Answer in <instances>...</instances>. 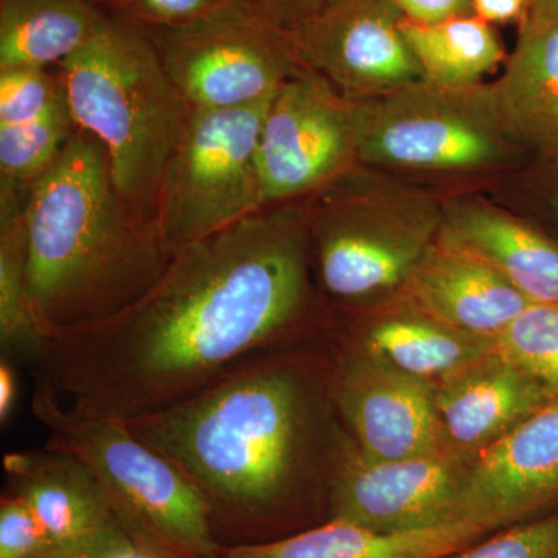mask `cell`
<instances>
[{"mask_svg":"<svg viewBox=\"0 0 558 558\" xmlns=\"http://www.w3.org/2000/svg\"><path fill=\"white\" fill-rule=\"evenodd\" d=\"M439 234L486 260L531 303L558 304V245L527 223L468 204L451 209Z\"/></svg>","mask_w":558,"mask_h":558,"instance_id":"d6986e66","label":"cell"},{"mask_svg":"<svg viewBox=\"0 0 558 558\" xmlns=\"http://www.w3.org/2000/svg\"><path fill=\"white\" fill-rule=\"evenodd\" d=\"M336 400L363 457L398 461L454 454L440 427L435 388L362 349L337 362Z\"/></svg>","mask_w":558,"mask_h":558,"instance_id":"4fadbf2b","label":"cell"},{"mask_svg":"<svg viewBox=\"0 0 558 558\" xmlns=\"http://www.w3.org/2000/svg\"><path fill=\"white\" fill-rule=\"evenodd\" d=\"M17 398L16 371L5 357L0 362V421L5 425L14 411Z\"/></svg>","mask_w":558,"mask_h":558,"instance_id":"836d02e7","label":"cell"},{"mask_svg":"<svg viewBox=\"0 0 558 558\" xmlns=\"http://www.w3.org/2000/svg\"><path fill=\"white\" fill-rule=\"evenodd\" d=\"M314 196L304 211L311 259L323 290L343 303L402 288L442 226L432 209L379 205V196L343 190L339 180Z\"/></svg>","mask_w":558,"mask_h":558,"instance_id":"ba28073f","label":"cell"},{"mask_svg":"<svg viewBox=\"0 0 558 558\" xmlns=\"http://www.w3.org/2000/svg\"><path fill=\"white\" fill-rule=\"evenodd\" d=\"M288 205L186 245L116 317L51 337L36 387L69 416L130 422L282 348L314 314L306 220Z\"/></svg>","mask_w":558,"mask_h":558,"instance_id":"6da1fadb","label":"cell"},{"mask_svg":"<svg viewBox=\"0 0 558 558\" xmlns=\"http://www.w3.org/2000/svg\"><path fill=\"white\" fill-rule=\"evenodd\" d=\"M33 185L0 178V343L38 357L43 333L28 292L27 205Z\"/></svg>","mask_w":558,"mask_h":558,"instance_id":"cb8c5ba5","label":"cell"},{"mask_svg":"<svg viewBox=\"0 0 558 558\" xmlns=\"http://www.w3.org/2000/svg\"><path fill=\"white\" fill-rule=\"evenodd\" d=\"M252 2L258 3L259 7L270 11L279 20L284 21L286 3L290 2V0H252Z\"/></svg>","mask_w":558,"mask_h":558,"instance_id":"d590c367","label":"cell"},{"mask_svg":"<svg viewBox=\"0 0 558 558\" xmlns=\"http://www.w3.org/2000/svg\"><path fill=\"white\" fill-rule=\"evenodd\" d=\"M134 545V539L119 524L89 538L57 546L38 558H119Z\"/></svg>","mask_w":558,"mask_h":558,"instance_id":"4dcf8cb0","label":"cell"},{"mask_svg":"<svg viewBox=\"0 0 558 558\" xmlns=\"http://www.w3.org/2000/svg\"><path fill=\"white\" fill-rule=\"evenodd\" d=\"M33 413L49 429L46 447L90 470L140 549L153 558H220L223 546L197 488L124 422L69 416L40 388Z\"/></svg>","mask_w":558,"mask_h":558,"instance_id":"5b68a950","label":"cell"},{"mask_svg":"<svg viewBox=\"0 0 558 558\" xmlns=\"http://www.w3.org/2000/svg\"><path fill=\"white\" fill-rule=\"evenodd\" d=\"M3 465L11 492L31 502L54 545H69L119 526L105 490L72 454L44 447L5 454Z\"/></svg>","mask_w":558,"mask_h":558,"instance_id":"e0dca14e","label":"cell"},{"mask_svg":"<svg viewBox=\"0 0 558 558\" xmlns=\"http://www.w3.org/2000/svg\"><path fill=\"white\" fill-rule=\"evenodd\" d=\"M526 9L527 0H472L475 16L488 24L515 20Z\"/></svg>","mask_w":558,"mask_h":558,"instance_id":"d6a6232c","label":"cell"},{"mask_svg":"<svg viewBox=\"0 0 558 558\" xmlns=\"http://www.w3.org/2000/svg\"><path fill=\"white\" fill-rule=\"evenodd\" d=\"M558 502V398L473 459L462 519L488 531Z\"/></svg>","mask_w":558,"mask_h":558,"instance_id":"5bb4252c","label":"cell"},{"mask_svg":"<svg viewBox=\"0 0 558 558\" xmlns=\"http://www.w3.org/2000/svg\"><path fill=\"white\" fill-rule=\"evenodd\" d=\"M57 548L31 502L10 492L0 501V558H38Z\"/></svg>","mask_w":558,"mask_h":558,"instance_id":"f546056e","label":"cell"},{"mask_svg":"<svg viewBox=\"0 0 558 558\" xmlns=\"http://www.w3.org/2000/svg\"><path fill=\"white\" fill-rule=\"evenodd\" d=\"M400 32L427 83L447 89L478 84L502 60V50L488 22L458 16L438 24L400 21Z\"/></svg>","mask_w":558,"mask_h":558,"instance_id":"603a6c76","label":"cell"},{"mask_svg":"<svg viewBox=\"0 0 558 558\" xmlns=\"http://www.w3.org/2000/svg\"><path fill=\"white\" fill-rule=\"evenodd\" d=\"M472 461L458 454L376 461L354 447L333 481L330 519L379 532L421 531L462 520Z\"/></svg>","mask_w":558,"mask_h":558,"instance_id":"8fae6325","label":"cell"},{"mask_svg":"<svg viewBox=\"0 0 558 558\" xmlns=\"http://www.w3.org/2000/svg\"><path fill=\"white\" fill-rule=\"evenodd\" d=\"M143 32L190 108L253 105L304 68L293 31L252 0H226L182 27Z\"/></svg>","mask_w":558,"mask_h":558,"instance_id":"8992f818","label":"cell"},{"mask_svg":"<svg viewBox=\"0 0 558 558\" xmlns=\"http://www.w3.org/2000/svg\"><path fill=\"white\" fill-rule=\"evenodd\" d=\"M402 288L414 312L488 340L532 304L486 260L440 234Z\"/></svg>","mask_w":558,"mask_h":558,"instance_id":"9a60e30c","label":"cell"},{"mask_svg":"<svg viewBox=\"0 0 558 558\" xmlns=\"http://www.w3.org/2000/svg\"><path fill=\"white\" fill-rule=\"evenodd\" d=\"M554 207H556V211L558 213V194L556 196V199H554Z\"/></svg>","mask_w":558,"mask_h":558,"instance_id":"8d00e7d4","label":"cell"},{"mask_svg":"<svg viewBox=\"0 0 558 558\" xmlns=\"http://www.w3.org/2000/svg\"><path fill=\"white\" fill-rule=\"evenodd\" d=\"M301 61L351 101L425 81L399 22L374 0H328L300 17Z\"/></svg>","mask_w":558,"mask_h":558,"instance_id":"7c38bea8","label":"cell"},{"mask_svg":"<svg viewBox=\"0 0 558 558\" xmlns=\"http://www.w3.org/2000/svg\"><path fill=\"white\" fill-rule=\"evenodd\" d=\"M490 94L508 134L558 148V25H523Z\"/></svg>","mask_w":558,"mask_h":558,"instance_id":"ffe728a7","label":"cell"},{"mask_svg":"<svg viewBox=\"0 0 558 558\" xmlns=\"http://www.w3.org/2000/svg\"><path fill=\"white\" fill-rule=\"evenodd\" d=\"M442 558H558V512L515 524L487 542Z\"/></svg>","mask_w":558,"mask_h":558,"instance_id":"83f0119b","label":"cell"},{"mask_svg":"<svg viewBox=\"0 0 558 558\" xmlns=\"http://www.w3.org/2000/svg\"><path fill=\"white\" fill-rule=\"evenodd\" d=\"M487 532L468 519L410 532H379L329 519L288 537L229 546L220 558H442L468 548Z\"/></svg>","mask_w":558,"mask_h":558,"instance_id":"ac0fdd59","label":"cell"},{"mask_svg":"<svg viewBox=\"0 0 558 558\" xmlns=\"http://www.w3.org/2000/svg\"><path fill=\"white\" fill-rule=\"evenodd\" d=\"M333 368L314 369L277 351L149 416L124 422L170 459L207 502L213 527L258 531L286 515L312 481L332 490L355 446L323 444L339 411Z\"/></svg>","mask_w":558,"mask_h":558,"instance_id":"7a4b0ae2","label":"cell"},{"mask_svg":"<svg viewBox=\"0 0 558 558\" xmlns=\"http://www.w3.org/2000/svg\"><path fill=\"white\" fill-rule=\"evenodd\" d=\"M494 343L499 357L526 371L558 398V304H529Z\"/></svg>","mask_w":558,"mask_h":558,"instance_id":"484cf974","label":"cell"},{"mask_svg":"<svg viewBox=\"0 0 558 558\" xmlns=\"http://www.w3.org/2000/svg\"><path fill=\"white\" fill-rule=\"evenodd\" d=\"M64 95L60 73L47 68L0 70V126L43 116Z\"/></svg>","mask_w":558,"mask_h":558,"instance_id":"4316f807","label":"cell"},{"mask_svg":"<svg viewBox=\"0 0 558 558\" xmlns=\"http://www.w3.org/2000/svg\"><path fill=\"white\" fill-rule=\"evenodd\" d=\"M355 159L357 102L304 65L281 84L260 130V204L312 196L343 178Z\"/></svg>","mask_w":558,"mask_h":558,"instance_id":"30bf717a","label":"cell"},{"mask_svg":"<svg viewBox=\"0 0 558 558\" xmlns=\"http://www.w3.org/2000/svg\"><path fill=\"white\" fill-rule=\"evenodd\" d=\"M359 349L433 388L497 354L494 340L462 332L418 312L374 323Z\"/></svg>","mask_w":558,"mask_h":558,"instance_id":"44dd1931","label":"cell"},{"mask_svg":"<svg viewBox=\"0 0 558 558\" xmlns=\"http://www.w3.org/2000/svg\"><path fill=\"white\" fill-rule=\"evenodd\" d=\"M527 27H550L558 25V0H527Z\"/></svg>","mask_w":558,"mask_h":558,"instance_id":"e575fe53","label":"cell"},{"mask_svg":"<svg viewBox=\"0 0 558 558\" xmlns=\"http://www.w3.org/2000/svg\"><path fill=\"white\" fill-rule=\"evenodd\" d=\"M409 21L417 24H438L451 17L465 16L472 0H396Z\"/></svg>","mask_w":558,"mask_h":558,"instance_id":"1f68e13d","label":"cell"},{"mask_svg":"<svg viewBox=\"0 0 558 558\" xmlns=\"http://www.w3.org/2000/svg\"><path fill=\"white\" fill-rule=\"evenodd\" d=\"M105 17L95 0H0V70L58 68Z\"/></svg>","mask_w":558,"mask_h":558,"instance_id":"7402d4cb","label":"cell"},{"mask_svg":"<svg viewBox=\"0 0 558 558\" xmlns=\"http://www.w3.org/2000/svg\"><path fill=\"white\" fill-rule=\"evenodd\" d=\"M57 70L76 130L101 143L128 207L159 231L161 189L190 106L153 43L106 13L94 36Z\"/></svg>","mask_w":558,"mask_h":558,"instance_id":"277c9868","label":"cell"},{"mask_svg":"<svg viewBox=\"0 0 558 558\" xmlns=\"http://www.w3.org/2000/svg\"><path fill=\"white\" fill-rule=\"evenodd\" d=\"M106 13L140 31L182 27L218 9L226 0H95Z\"/></svg>","mask_w":558,"mask_h":558,"instance_id":"f1b7e54d","label":"cell"},{"mask_svg":"<svg viewBox=\"0 0 558 558\" xmlns=\"http://www.w3.org/2000/svg\"><path fill=\"white\" fill-rule=\"evenodd\" d=\"M275 94L240 108H190L157 218L161 240L174 255L264 208L258 145Z\"/></svg>","mask_w":558,"mask_h":558,"instance_id":"52a82bcc","label":"cell"},{"mask_svg":"<svg viewBox=\"0 0 558 558\" xmlns=\"http://www.w3.org/2000/svg\"><path fill=\"white\" fill-rule=\"evenodd\" d=\"M357 102V101H355ZM505 128L490 89L427 81L357 102V159L418 170H472L502 156Z\"/></svg>","mask_w":558,"mask_h":558,"instance_id":"9c48e42d","label":"cell"},{"mask_svg":"<svg viewBox=\"0 0 558 558\" xmlns=\"http://www.w3.org/2000/svg\"><path fill=\"white\" fill-rule=\"evenodd\" d=\"M75 130L65 92L43 116L0 126V178L35 185L53 167Z\"/></svg>","mask_w":558,"mask_h":558,"instance_id":"d4e9b609","label":"cell"},{"mask_svg":"<svg viewBox=\"0 0 558 558\" xmlns=\"http://www.w3.org/2000/svg\"><path fill=\"white\" fill-rule=\"evenodd\" d=\"M556 398L535 377L498 354L435 388L447 447L468 459L478 457Z\"/></svg>","mask_w":558,"mask_h":558,"instance_id":"2e32d148","label":"cell"},{"mask_svg":"<svg viewBox=\"0 0 558 558\" xmlns=\"http://www.w3.org/2000/svg\"><path fill=\"white\" fill-rule=\"evenodd\" d=\"M27 238L28 292L46 341L121 314L174 258L128 207L101 143L80 130L32 186Z\"/></svg>","mask_w":558,"mask_h":558,"instance_id":"3957f363","label":"cell"}]
</instances>
